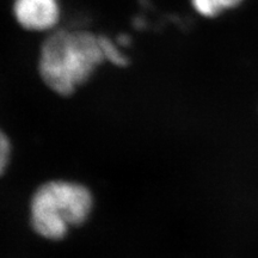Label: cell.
I'll return each instance as SVG.
<instances>
[{
    "label": "cell",
    "mask_w": 258,
    "mask_h": 258,
    "mask_svg": "<svg viewBox=\"0 0 258 258\" xmlns=\"http://www.w3.org/2000/svg\"><path fill=\"white\" fill-rule=\"evenodd\" d=\"M244 0H190L192 9L200 16L214 18L224 11L239 6Z\"/></svg>",
    "instance_id": "obj_4"
},
{
    "label": "cell",
    "mask_w": 258,
    "mask_h": 258,
    "mask_svg": "<svg viewBox=\"0 0 258 258\" xmlns=\"http://www.w3.org/2000/svg\"><path fill=\"white\" fill-rule=\"evenodd\" d=\"M116 42H117L118 44H120L121 47H127L129 43H131V37L128 36V35H118L117 38H116Z\"/></svg>",
    "instance_id": "obj_7"
},
{
    "label": "cell",
    "mask_w": 258,
    "mask_h": 258,
    "mask_svg": "<svg viewBox=\"0 0 258 258\" xmlns=\"http://www.w3.org/2000/svg\"><path fill=\"white\" fill-rule=\"evenodd\" d=\"M93 199L79 183L51 180L36 190L30 203L34 230L46 239H62L71 227L83 224L91 213Z\"/></svg>",
    "instance_id": "obj_2"
},
{
    "label": "cell",
    "mask_w": 258,
    "mask_h": 258,
    "mask_svg": "<svg viewBox=\"0 0 258 258\" xmlns=\"http://www.w3.org/2000/svg\"><path fill=\"white\" fill-rule=\"evenodd\" d=\"M15 19L29 31H53L59 23V0H15L12 6Z\"/></svg>",
    "instance_id": "obj_3"
},
{
    "label": "cell",
    "mask_w": 258,
    "mask_h": 258,
    "mask_svg": "<svg viewBox=\"0 0 258 258\" xmlns=\"http://www.w3.org/2000/svg\"><path fill=\"white\" fill-rule=\"evenodd\" d=\"M104 61L99 35L60 29L50 31L42 43L38 71L48 88L57 95L70 96Z\"/></svg>",
    "instance_id": "obj_1"
},
{
    "label": "cell",
    "mask_w": 258,
    "mask_h": 258,
    "mask_svg": "<svg viewBox=\"0 0 258 258\" xmlns=\"http://www.w3.org/2000/svg\"><path fill=\"white\" fill-rule=\"evenodd\" d=\"M11 157V144L4 132L0 129V175L6 170Z\"/></svg>",
    "instance_id": "obj_6"
},
{
    "label": "cell",
    "mask_w": 258,
    "mask_h": 258,
    "mask_svg": "<svg viewBox=\"0 0 258 258\" xmlns=\"http://www.w3.org/2000/svg\"><path fill=\"white\" fill-rule=\"evenodd\" d=\"M99 40H101V46L104 54L105 61H109L115 66L124 67L127 66L128 59L121 51V46L117 42L111 40L110 37L105 36V35H99Z\"/></svg>",
    "instance_id": "obj_5"
}]
</instances>
